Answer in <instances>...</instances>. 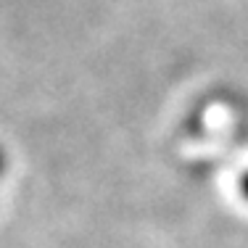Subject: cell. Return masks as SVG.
<instances>
[{
	"label": "cell",
	"mask_w": 248,
	"mask_h": 248,
	"mask_svg": "<svg viewBox=\"0 0 248 248\" xmlns=\"http://www.w3.org/2000/svg\"><path fill=\"white\" fill-rule=\"evenodd\" d=\"M240 187H243V196H246V201H248V172H246V177H243V185H240Z\"/></svg>",
	"instance_id": "6da1fadb"
}]
</instances>
